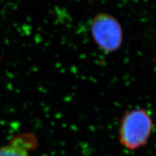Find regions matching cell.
Here are the masks:
<instances>
[{
  "mask_svg": "<svg viewBox=\"0 0 156 156\" xmlns=\"http://www.w3.org/2000/svg\"><path fill=\"white\" fill-rule=\"evenodd\" d=\"M152 128V119L145 110L139 108L126 112L121 121L120 143L131 151L138 149L146 144Z\"/></svg>",
  "mask_w": 156,
  "mask_h": 156,
  "instance_id": "6da1fadb",
  "label": "cell"
},
{
  "mask_svg": "<svg viewBox=\"0 0 156 156\" xmlns=\"http://www.w3.org/2000/svg\"><path fill=\"white\" fill-rule=\"evenodd\" d=\"M90 31L95 43L103 51H116L122 46V28L118 20L112 15L97 14L90 23Z\"/></svg>",
  "mask_w": 156,
  "mask_h": 156,
  "instance_id": "7a4b0ae2",
  "label": "cell"
},
{
  "mask_svg": "<svg viewBox=\"0 0 156 156\" xmlns=\"http://www.w3.org/2000/svg\"><path fill=\"white\" fill-rule=\"evenodd\" d=\"M38 145V140L34 133L19 134L7 144L0 146V156H30V153Z\"/></svg>",
  "mask_w": 156,
  "mask_h": 156,
  "instance_id": "3957f363",
  "label": "cell"
}]
</instances>
